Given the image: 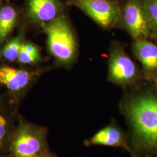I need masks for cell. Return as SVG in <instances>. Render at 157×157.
<instances>
[{
  "label": "cell",
  "mask_w": 157,
  "mask_h": 157,
  "mask_svg": "<svg viewBox=\"0 0 157 157\" xmlns=\"http://www.w3.org/2000/svg\"><path fill=\"white\" fill-rule=\"evenodd\" d=\"M126 111L135 135L141 144L148 149L157 148V98L151 95L132 99Z\"/></svg>",
  "instance_id": "1"
},
{
  "label": "cell",
  "mask_w": 157,
  "mask_h": 157,
  "mask_svg": "<svg viewBox=\"0 0 157 157\" xmlns=\"http://www.w3.org/2000/svg\"><path fill=\"white\" fill-rule=\"evenodd\" d=\"M10 150L13 157H49L45 130L21 122L12 135Z\"/></svg>",
  "instance_id": "2"
},
{
  "label": "cell",
  "mask_w": 157,
  "mask_h": 157,
  "mask_svg": "<svg viewBox=\"0 0 157 157\" xmlns=\"http://www.w3.org/2000/svg\"><path fill=\"white\" fill-rule=\"evenodd\" d=\"M48 45L51 54L59 62L67 63L73 60L76 43L67 19L59 16L45 25Z\"/></svg>",
  "instance_id": "3"
},
{
  "label": "cell",
  "mask_w": 157,
  "mask_h": 157,
  "mask_svg": "<svg viewBox=\"0 0 157 157\" xmlns=\"http://www.w3.org/2000/svg\"><path fill=\"white\" fill-rule=\"evenodd\" d=\"M73 4L102 28H113L122 17L118 3L113 0H72Z\"/></svg>",
  "instance_id": "4"
},
{
  "label": "cell",
  "mask_w": 157,
  "mask_h": 157,
  "mask_svg": "<svg viewBox=\"0 0 157 157\" xmlns=\"http://www.w3.org/2000/svg\"><path fill=\"white\" fill-rule=\"evenodd\" d=\"M122 16L126 28L135 39H144L151 34L150 23L142 0H128Z\"/></svg>",
  "instance_id": "5"
},
{
  "label": "cell",
  "mask_w": 157,
  "mask_h": 157,
  "mask_svg": "<svg viewBox=\"0 0 157 157\" xmlns=\"http://www.w3.org/2000/svg\"><path fill=\"white\" fill-rule=\"evenodd\" d=\"M137 73L134 62L121 48H116L109 62V75L112 81L126 84L133 80Z\"/></svg>",
  "instance_id": "6"
},
{
  "label": "cell",
  "mask_w": 157,
  "mask_h": 157,
  "mask_svg": "<svg viewBox=\"0 0 157 157\" xmlns=\"http://www.w3.org/2000/svg\"><path fill=\"white\" fill-rule=\"evenodd\" d=\"M61 8L59 0H28L29 17L44 25L59 17Z\"/></svg>",
  "instance_id": "7"
},
{
  "label": "cell",
  "mask_w": 157,
  "mask_h": 157,
  "mask_svg": "<svg viewBox=\"0 0 157 157\" xmlns=\"http://www.w3.org/2000/svg\"><path fill=\"white\" fill-rule=\"evenodd\" d=\"M32 79L28 71L9 67H0V83L13 94H19L26 90Z\"/></svg>",
  "instance_id": "8"
},
{
  "label": "cell",
  "mask_w": 157,
  "mask_h": 157,
  "mask_svg": "<svg viewBox=\"0 0 157 157\" xmlns=\"http://www.w3.org/2000/svg\"><path fill=\"white\" fill-rule=\"evenodd\" d=\"M89 143L94 145L123 147L132 152L121 131L112 125L108 126L98 131L91 138Z\"/></svg>",
  "instance_id": "9"
},
{
  "label": "cell",
  "mask_w": 157,
  "mask_h": 157,
  "mask_svg": "<svg viewBox=\"0 0 157 157\" xmlns=\"http://www.w3.org/2000/svg\"><path fill=\"white\" fill-rule=\"evenodd\" d=\"M135 55L146 70L157 69V46L144 39L136 40L133 45Z\"/></svg>",
  "instance_id": "10"
},
{
  "label": "cell",
  "mask_w": 157,
  "mask_h": 157,
  "mask_svg": "<svg viewBox=\"0 0 157 157\" xmlns=\"http://www.w3.org/2000/svg\"><path fill=\"white\" fill-rule=\"evenodd\" d=\"M17 21V12L10 6L0 10V42L6 39L13 28Z\"/></svg>",
  "instance_id": "11"
},
{
  "label": "cell",
  "mask_w": 157,
  "mask_h": 157,
  "mask_svg": "<svg viewBox=\"0 0 157 157\" xmlns=\"http://www.w3.org/2000/svg\"><path fill=\"white\" fill-rule=\"evenodd\" d=\"M150 25L151 33L157 36V0H142Z\"/></svg>",
  "instance_id": "12"
},
{
  "label": "cell",
  "mask_w": 157,
  "mask_h": 157,
  "mask_svg": "<svg viewBox=\"0 0 157 157\" xmlns=\"http://www.w3.org/2000/svg\"><path fill=\"white\" fill-rule=\"evenodd\" d=\"M21 42L19 37L12 40L5 46L2 51V55L7 60L13 62L18 58L21 47Z\"/></svg>",
  "instance_id": "13"
},
{
  "label": "cell",
  "mask_w": 157,
  "mask_h": 157,
  "mask_svg": "<svg viewBox=\"0 0 157 157\" xmlns=\"http://www.w3.org/2000/svg\"><path fill=\"white\" fill-rule=\"evenodd\" d=\"M11 136V125L9 121L5 117L0 115V151L10 143Z\"/></svg>",
  "instance_id": "14"
},
{
  "label": "cell",
  "mask_w": 157,
  "mask_h": 157,
  "mask_svg": "<svg viewBox=\"0 0 157 157\" xmlns=\"http://www.w3.org/2000/svg\"><path fill=\"white\" fill-rule=\"evenodd\" d=\"M39 58V57L34 56L33 55L30 54L25 50H24L21 45L19 54L17 58L19 62L22 63H31L37 61Z\"/></svg>",
  "instance_id": "15"
},
{
  "label": "cell",
  "mask_w": 157,
  "mask_h": 157,
  "mask_svg": "<svg viewBox=\"0 0 157 157\" xmlns=\"http://www.w3.org/2000/svg\"></svg>",
  "instance_id": "16"
},
{
  "label": "cell",
  "mask_w": 157,
  "mask_h": 157,
  "mask_svg": "<svg viewBox=\"0 0 157 157\" xmlns=\"http://www.w3.org/2000/svg\"><path fill=\"white\" fill-rule=\"evenodd\" d=\"M51 157V156H50V157Z\"/></svg>",
  "instance_id": "17"
}]
</instances>
